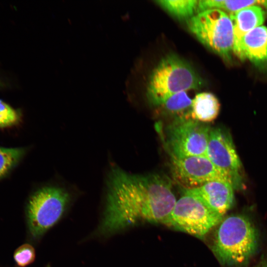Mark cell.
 <instances>
[{
    "label": "cell",
    "mask_w": 267,
    "mask_h": 267,
    "mask_svg": "<svg viewBox=\"0 0 267 267\" xmlns=\"http://www.w3.org/2000/svg\"><path fill=\"white\" fill-rule=\"evenodd\" d=\"M176 201L172 181L165 175L131 174L111 164L96 233L109 236L141 223H163Z\"/></svg>",
    "instance_id": "obj_1"
},
{
    "label": "cell",
    "mask_w": 267,
    "mask_h": 267,
    "mask_svg": "<svg viewBox=\"0 0 267 267\" xmlns=\"http://www.w3.org/2000/svg\"><path fill=\"white\" fill-rule=\"evenodd\" d=\"M212 251L222 265L238 266L247 263L256 252L259 233L247 217L233 215L218 225Z\"/></svg>",
    "instance_id": "obj_2"
},
{
    "label": "cell",
    "mask_w": 267,
    "mask_h": 267,
    "mask_svg": "<svg viewBox=\"0 0 267 267\" xmlns=\"http://www.w3.org/2000/svg\"><path fill=\"white\" fill-rule=\"evenodd\" d=\"M72 185L65 182H46L31 195L27 207L29 229L39 238L55 225L68 209L74 196Z\"/></svg>",
    "instance_id": "obj_3"
},
{
    "label": "cell",
    "mask_w": 267,
    "mask_h": 267,
    "mask_svg": "<svg viewBox=\"0 0 267 267\" xmlns=\"http://www.w3.org/2000/svg\"><path fill=\"white\" fill-rule=\"evenodd\" d=\"M203 81L185 60L175 54L163 57L149 78L146 95L153 104L160 106L171 95L190 89H199Z\"/></svg>",
    "instance_id": "obj_4"
},
{
    "label": "cell",
    "mask_w": 267,
    "mask_h": 267,
    "mask_svg": "<svg viewBox=\"0 0 267 267\" xmlns=\"http://www.w3.org/2000/svg\"><path fill=\"white\" fill-rule=\"evenodd\" d=\"M187 25L203 45L223 59L231 60L233 28L229 16L224 11L209 9L199 12L187 20Z\"/></svg>",
    "instance_id": "obj_5"
},
{
    "label": "cell",
    "mask_w": 267,
    "mask_h": 267,
    "mask_svg": "<svg viewBox=\"0 0 267 267\" xmlns=\"http://www.w3.org/2000/svg\"><path fill=\"white\" fill-rule=\"evenodd\" d=\"M223 218L196 198L183 194L163 224L202 239L218 225Z\"/></svg>",
    "instance_id": "obj_6"
},
{
    "label": "cell",
    "mask_w": 267,
    "mask_h": 267,
    "mask_svg": "<svg viewBox=\"0 0 267 267\" xmlns=\"http://www.w3.org/2000/svg\"><path fill=\"white\" fill-rule=\"evenodd\" d=\"M211 129L191 118H176L166 130L165 145L170 155L179 158L206 156Z\"/></svg>",
    "instance_id": "obj_7"
},
{
    "label": "cell",
    "mask_w": 267,
    "mask_h": 267,
    "mask_svg": "<svg viewBox=\"0 0 267 267\" xmlns=\"http://www.w3.org/2000/svg\"><path fill=\"white\" fill-rule=\"evenodd\" d=\"M206 156L228 178L234 189L243 188L241 163L226 130L221 127L211 129Z\"/></svg>",
    "instance_id": "obj_8"
},
{
    "label": "cell",
    "mask_w": 267,
    "mask_h": 267,
    "mask_svg": "<svg viewBox=\"0 0 267 267\" xmlns=\"http://www.w3.org/2000/svg\"><path fill=\"white\" fill-rule=\"evenodd\" d=\"M170 156L173 178L183 189L196 188L214 180L231 184L228 178L206 156L182 158Z\"/></svg>",
    "instance_id": "obj_9"
},
{
    "label": "cell",
    "mask_w": 267,
    "mask_h": 267,
    "mask_svg": "<svg viewBox=\"0 0 267 267\" xmlns=\"http://www.w3.org/2000/svg\"><path fill=\"white\" fill-rule=\"evenodd\" d=\"M183 190V194L196 198L209 209L222 217L234 202V188L226 181H212L196 188Z\"/></svg>",
    "instance_id": "obj_10"
},
{
    "label": "cell",
    "mask_w": 267,
    "mask_h": 267,
    "mask_svg": "<svg viewBox=\"0 0 267 267\" xmlns=\"http://www.w3.org/2000/svg\"><path fill=\"white\" fill-rule=\"evenodd\" d=\"M233 52L240 59H247L255 64L267 62V27L260 26L249 32Z\"/></svg>",
    "instance_id": "obj_11"
},
{
    "label": "cell",
    "mask_w": 267,
    "mask_h": 267,
    "mask_svg": "<svg viewBox=\"0 0 267 267\" xmlns=\"http://www.w3.org/2000/svg\"><path fill=\"white\" fill-rule=\"evenodd\" d=\"M229 16L233 28V50L238 46L243 37L254 28L261 26L265 21L264 11L260 6L255 5L230 13Z\"/></svg>",
    "instance_id": "obj_12"
},
{
    "label": "cell",
    "mask_w": 267,
    "mask_h": 267,
    "mask_svg": "<svg viewBox=\"0 0 267 267\" xmlns=\"http://www.w3.org/2000/svg\"><path fill=\"white\" fill-rule=\"evenodd\" d=\"M220 109V102L214 94L200 92L192 99L191 118L204 123L211 122L217 117Z\"/></svg>",
    "instance_id": "obj_13"
},
{
    "label": "cell",
    "mask_w": 267,
    "mask_h": 267,
    "mask_svg": "<svg viewBox=\"0 0 267 267\" xmlns=\"http://www.w3.org/2000/svg\"><path fill=\"white\" fill-rule=\"evenodd\" d=\"M192 101L186 91H181L168 97L160 106L176 118H191Z\"/></svg>",
    "instance_id": "obj_14"
},
{
    "label": "cell",
    "mask_w": 267,
    "mask_h": 267,
    "mask_svg": "<svg viewBox=\"0 0 267 267\" xmlns=\"http://www.w3.org/2000/svg\"><path fill=\"white\" fill-rule=\"evenodd\" d=\"M155 2L171 15L179 19L188 20L197 13L198 0H160Z\"/></svg>",
    "instance_id": "obj_15"
},
{
    "label": "cell",
    "mask_w": 267,
    "mask_h": 267,
    "mask_svg": "<svg viewBox=\"0 0 267 267\" xmlns=\"http://www.w3.org/2000/svg\"><path fill=\"white\" fill-rule=\"evenodd\" d=\"M256 3L258 0H200L198 2L197 13L209 9H219L232 13Z\"/></svg>",
    "instance_id": "obj_16"
},
{
    "label": "cell",
    "mask_w": 267,
    "mask_h": 267,
    "mask_svg": "<svg viewBox=\"0 0 267 267\" xmlns=\"http://www.w3.org/2000/svg\"><path fill=\"white\" fill-rule=\"evenodd\" d=\"M25 152L22 148L0 147V178L18 163Z\"/></svg>",
    "instance_id": "obj_17"
},
{
    "label": "cell",
    "mask_w": 267,
    "mask_h": 267,
    "mask_svg": "<svg viewBox=\"0 0 267 267\" xmlns=\"http://www.w3.org/2000/svg\"><path fill=\"white\" fill-rule=\"evenodd\" d=\"M35 258V249L29 244L21 245L14 254V259L17 265L20 267H25L31 264L34 262Z\"/></svg>",
    "instance_id": "obj_18"
},
{
    "label": "cell",
    "mask_w": 267,
    "mask_h": 267,
    "mask_svg": "<svg viewBox=\"0 0 267 267\" xmlns=\"http://www.w3.org/2000/svg\"><path fill=\"white\" fill-rule=\"evenodd\" d=\"M19 120L17 112L0 99V128L11 126Z\"/></svg>",
    "instance_id": "obj_19"
},
{
    "label": "cell",
    "mask_w": 267,
    "mask_h": 267,
    "mask_svg": "<svg viewBox=\"0 0 267 267\" xmlns=\"http://www.w3.org/2000/svg\"><path fill=\"white\" fill-rule=\"evenodd\" d=\"M254 267H267V258L263 259Z\"/></svg>",
    "instance_id": "obj_20"
},
{
    "label": "cell",
    "mask_w": 267,
    "mask_h": 267,
    "mask_svg": "<svg viewBox=\"0 0 267 267\" xmlns=\"http://www.w3.org/2000/svg\"><path fill=\"white\" fill-rule=\"evenodd\" d=\"M47 267H49V266H47Z\"/></svg>",
    "instance_id": "obj_21"
}]
</instances>
